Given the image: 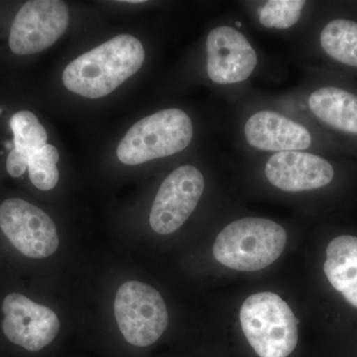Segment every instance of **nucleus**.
Instances as JSON below:
<instances>
[{
  "label": "nucleus",
  "mask_w": 357,
  "mask_h": 357,
  "mask_svg": "<svg viewBox=\"0 0 357 357\" xmlns=\"http://www.w3.org/2000/svg\"><path fill=\"white\" fill-rule=\"evenodd\" d=\"M0 231L18 252L31 259H43L59 248L53 220L24 199L7 198L0 203Z\"/></svg>",
  "instance_id": "nucleus-7"
},
{
  "label": "nucleus",
  "mask_w": 357,
  "mask_h": 357,
  "mask_svg": "<svg viewBox=\"0 0 357 357\" xmlns=\"http://www.w3.org/2000/svg\"><path fill=\"white\" fill-rule=\"evenodd\" d=\"M306 1L302 0H271L259 11L260 23L264 27L288 29L299 21Z\"/></svg>",
  "instance_id": "nucleus-18"
},
{
  "label": "nucleus",
  "mask_w": 357,
  "mask_h": 357,
  "mask_svg": "<svg viewBox=\"0 0 357 357\" xmlns=\"http://www.w3.org/2000/svg\"><path fill=\"white\" fill-rule=\"evenodd\" d=\"M312 114L328 126L344 132L357 134V96L344 89H319L309 98Z\"/></svg>",
  "instance_id": "nucleus-15"
},
{
  "label": "nucleus",
  "mask_w": 357,
  "mask_h": 357,
  "mask_svg": "<svg viewBox=\"0 0 357 357\" xmlns=\"http://www.w3.org/2000/svg\"><path fill=\"white\" fill-rule=\"evenodd\" d=\"M324 271L331 285L357 307V237H335L326 250Z\"/></svg>",
  "instance_id": "nucleus-14"
},
{
  "label": "nucleus",
  "mask_w": 357,
  "mask_h": 357,
  "mask_svg": "<svg viewBox=\"0 0 357 357\" xmlns=\"http://www.w3.org/2000/svg\"><path fill=\"white\" fill-rule=\"evenodd\" d=\"M239 321L248 344L259 357H288L297 347L299 319L277 294L249 296L241 307Z\"/></svg>",
  "instance_id": "nucleus-3"
},
{
  "label": "nucleus",
  "mask_w": 357,
  "mask_h": 357,
  "mask_svg": "<svg viewBox=\"0 0 357 357\" xmlns=\"http://www.w3.org/2000/svg\"><path fill=\"white\" fill-rule=\"evenodd\" d=\"M287 232L282 225L260 218L234 220L218 234L213 256L223 266L255 272L273 264L286 248Z\"/></svg>",
  "instance_id": "nucleus-2"
},
{
  "label": "nucleus",
  "mask_w": 357,
  "mask_h": 357,
  "mask_svg": "<svg viewBox=\"0 0 357 357\" xmlns=\"http://www.w3.org/2000/svg\"><path fill=\"white\" fill-rule=\"evenodd\" d=\"M204 190L203 174L196 167L175 169L160 185L150 211L151 229L161 236L180 229L198 206Z\"/></svg>",
  "instance_id": "nucleus-8"
},
{
  "label": "nucleus",
  "mask_w": 357,
  "mask_h": 357,
  "mask_svg": "<svg viewBox=\"0 0 357 357\" xmlns=\"http://www.w3.org/2000/svg\"><path fill=\"white\" fill-rule=\"evenodd\" d=\"M7 126L11 138L7 142L4 167L9 177L20 178L27 173L31 155L48 144V133L29 109L14 112L7 119Z\"/></svg>",
  "instance_id": "nucleus-13"
},
{
  "label": "nucleus",
  "mask_w": 357,
  "mask_h": 357,
  "mask_svg": "<svg viewBox=\"0 0 357 357\" xmlns=\"http://www.w3.org/2000/svg\"><path fill=\"white\" fill-rule=\"evenodd\" d=\"M70 23L69 7L60 0H30L9 25L7 46L17 57L36 55L53 46Z\"/></svg>",
  "instance_id": "nucleus-6"
},
{
  "label": "nucleus",
  "mask_w": 357,
  "mask_h": 357,
  "mask_svg": "<svg viewBox=\"0 0 357 357\" xmlns=\"http://www.w3.org/2000/svg\"><path fill=\"white\" fill-rule=\"evenodd\" d=\"M236 24L237 26H241V23H239V22H236Z\"/></svg>",
  "instance_id": "nucleus-20"
},
{
  "label": "nucleus",
  "mask_w": 357,
  "mask_h": 357,
  "mask_svg": "<svg viewBox=\"0 0 357 357\" xmlns=\"http://www.w3.org/2000/svg\"><path fill=\"white\" fill-rule=\"evenodd\" d=\"M319 42L331 58L357 68V22L347 20L331 21L321 31Z\"/></svg>",
  "instance_id": "nucleus-16"
},
{
  "label": "nucleus",
  "mask_w": 357,
  "mask_h": 357,
  "mask_svg": "<svg viewBox=\"0 0 357 357\" xmlns=\"http://www.w3.org/2000/svg\"><path fill=\"white\" fill-rule=\"evenodd\" d=\"M244 131L249 145L262 151H301L312 144L311 133L305 126L271 110L251 115Z\"/></svg>",
  "instance_id": "nucleus-12"
},
{
  "label": "nucleus",
  "mask_w": 357,
  "mask_h": 357,
  "mask_svg": "<svg viewBox=\"0 0 357 357\" xmlns=\"http://www.w3.org/2000/svg\"><path fill=\"white\" fill-rule=\"evenodd\" d=\"M144 60L139 39L130 34L117 35L72 61L63 72V84L70 93L82 98H105L134 76Z\"/></svg>",
  "instance_id": "nucleus-1"
},
{
  "label": "nucleus",
  "mask_w": 357,
  "mask_h": 357,
  "mask_svg": "<svg viewBox=\"0 0 357 357\" xmlns=\"http://www.w3.org/2000/svg\"><path fill=\"white\" fill-rule=\"evenodd\" d=\"M270 184L284 192L312 191L332 182L333 166L318 155L301 151L272 155L265 166Z\"/></svg>",
  "instance_id": "nucleus-11"
},
{
  "label": "nucleus",
  "mask_w": 357,
  "mask_h": 357,
  "mask_svg": "<svg viewBox=\"0 0 357 357\" xmlns=\"http://www.w3.org/2000/svg\"><path fill=\"white\" fill-rule=\"evenodd\" d=\"M114 316L122 335L134 347H149L165 332L169 317L161 294L147 284H122L114 300Z\"/></svg>",
  "instance_id": "nucleus-5"
},
{
  "label": "nucleus",
  "mask_w": 357,
  "mask_h": 357,
  "mask_svg": "<svg viewBox=\"0 0 357 357\" xmlns=\"http://www.w3.org/2000/svg\"><path fill=\"white\" fill-rule=\"evenodd\" d=\"M59 159L60 153L52 144L45 145L31 155L27 174L30 182L36 189L48 192L57 185L60 178L57 167Z\"/></svg>",
  "instance_id": "nucleus-17"
},
{
  "label": "nucleus",
  "mask_w": 357,
  "mask_h": 357,
  "mask_svg": "<svg viewBox=\"0 0 357 357\" xmlns=\"http://www.w3.org/2000/svg\"><path fill=\"white\" fill-rule=\"evenodd\" d=\"M124 2H126V3H143V0H137V1H136V0H131V1H124Z\"/></svg>",
  "instance_id": "nucleus-19"
},
{
  "label": "nucleus",
  "mask_w": 357,
  "mask_h": 357,
  "mask_svg": "<svg viewBox=\"0 0 357 357\" xmlns=\"http://www.w3.org/2000/svg\"><path fill=\"white\" fill-rule=\"evenodd\" d=\"M206 70L213 83L229 84L245 81L257 65L252 45L236 28L220 26L206 38Z\"/></svg>",
  "instance_id": "nucleus-10"
},
{
  "label": "nucleus",
  "mask_w": 357,
  "mask_h": 357,
  "mask_svg": "<svg viewBox=\"0 0 357 357\" xmlns=\"http://www.w3.org/2000/svg\"><path fill=\"white\" fill-rule=\"evenodd\" d=\"M194 128L189 115L180 109H167L133 124L119 142L117 158L136 166L180 153L189 146Z\"/></svg>",
  "instance_id": "nucleus-4"
},
{
  "label": "nucleus",
  "mask_w": 357,
  "mask_h": 357,
  "mask_svg": "<svg viewBox=\"0 0 357 357\" xmlns=\"http://www.w3.org/2000/svg\"><path fill=\"white\" fill-rule=\"evenodd\" d=\"M1 312L4 337L26 351H42L60 331V319L55 312L21 293L8 294L2 301Z\"/></svg>",
  "instance_id": "nucleus-9"
}]
</instances>
